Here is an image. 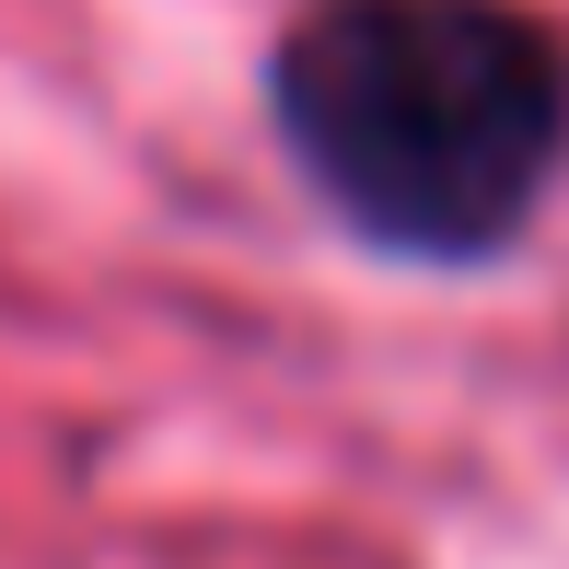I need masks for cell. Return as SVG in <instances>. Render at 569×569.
I'll use <instances>...</instances> for the list:
<instances>
[{
    "mask_svg": "<svg viewBox=\"0 0 569 569\" xmlns=\"http://www.w3.org/2000/svg\"><path fill=\"white\" fill-rule=\"evenodd\" d=\"M268 117L360 244L477 268L569 163V47L523 0H315L268 59Z\"/></svg>",
    "mask_w": 569,
    "mask_h": 569,
    "instance_id": "6da1fadb",
    "label": "cell"
}]
</instances>
